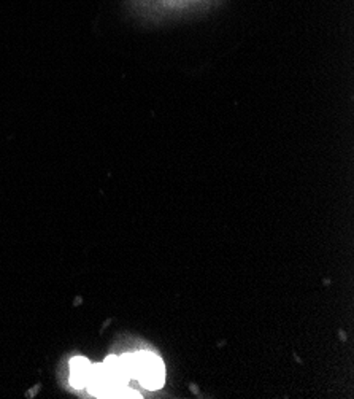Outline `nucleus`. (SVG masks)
<instances>
[{"instance_id": "f257e3e1", "label": "nucleus", "mask_w": 354, "mask_h": 399, "mask_svg": "<svg viewBox=\"0 0 354 399\" xmlns=\"http://www.w3.org/2000/svg\"><path fill=\"white\" fill-rule=\"evenodd\" d=\"M130 379H135L147 390H157L164 385L166 369L161 358L151 352H138L130 355H123Z\"/></svg>"}, {"instance_id": "f03ea898", "label": "nucleus", "mask_w": 354, "mask_h": 399, "mask_svg": "<svg viewBox=\"0 0 354 399\" xmlns=\"http://www.w3.org/2000/svg\"><path fill=\"white\" fill-rule=\"evenodd\" d=\"M91 363L83 357L71 361V383L75 388H85L91 376Z\"/></svg>"}]
</instances>
